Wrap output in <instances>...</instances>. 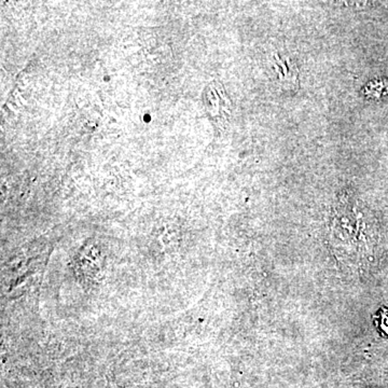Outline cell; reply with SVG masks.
<instances>
[{
    "mask_svg": "<svg viewBox=\"0 0 388 388\" xmlns=\"http://www.w3.org/2000/svg\"><path fill=\"white\" fill-rule=\"evenodd\" d=\"M274 69L284 89H297L298 69L286 56L274 54Z\"/></svg>",
    "mask_w": 388,
    "mask_h": 388,
    "instance_id": "6da1fadb",
    "label": "cell"
}]
</instances>
